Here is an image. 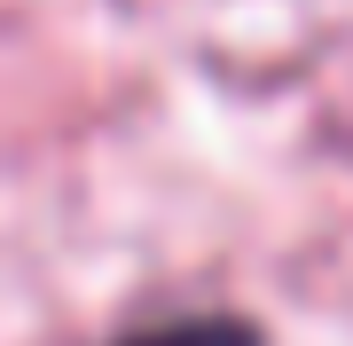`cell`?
Instances as JSON below:
<instances>
[{"mask_svg": "<svg viewBox=\"0 0 353 346\" xmlns=\"http://www.w3.org/2000/svg\"><path fill=\"white\" fill-rule=\"evenodd\" d=\"M118 346H267L252 323H236V315H189V323H157V331H134V338H118Z\"/></svg>", "mask_w": 353, "mask_h": 346, "instance_id": "cell-1", "label": "cell"}]
</instances>
